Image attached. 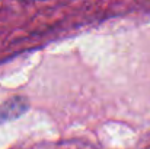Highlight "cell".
I'll use <instances>...</instances> for the list:
<instances>
[{"instance_id":"obj_1","label":"cell","mask_w":150,"mask_h":149,"mask_svg":"<svg viewBox=\"0 0 150 149\" xmlns=\"http://www.w3.org/2000/svg\"><path fill=\"white\" fill-rule=\"evenodd\" d=\"M26 110V102L22 98H12L0 105V123L19 117Z\"/></svg>"}]
</instances>
